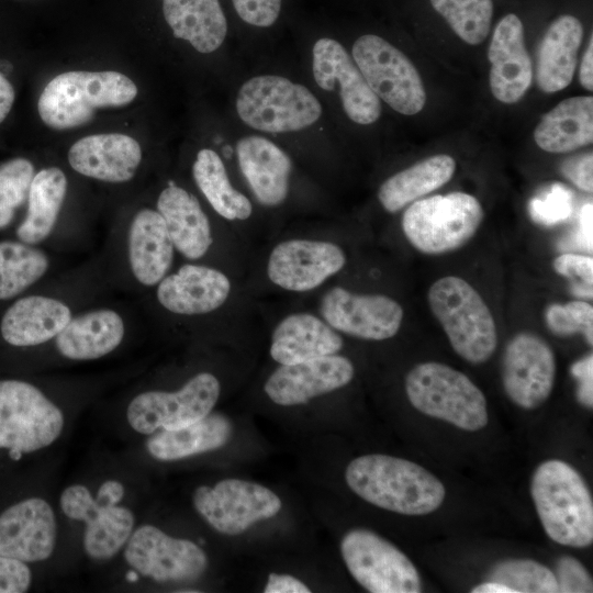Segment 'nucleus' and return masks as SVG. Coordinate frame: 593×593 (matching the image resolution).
<instances>
[{
	"mask_svg": "<svg viewBox=\"0 0 593 593\" xmlns=\"http://www.w3.org/2000/svg\"><path fill=\"white\" fill-rule=\"evenodd\" d=\"M348 486L365 501L391 512L418 516L444 502V484L422 466L388 455H365L349 462Z\"/></svg>",
	"mask_w": 593,
	"mask_h": 593,
	"instance_id": "nucleus-1",
	"label": "nucleus"
},
{
	"mask_svg": "<svg viewBox=\"0 0 593 593\" xmlns=\"http://www.w3.org/2000/svg\"><path fill=\"white\" fill-rule=\"evenodd\" d=\"M530 493L550 539L575 548L592 544V496L585 481L572 466L559 459L540 463L533 474Z\"/></svg>",
	"mask_w": 593,
	"mask_h": 593,
	"instance_id": "nucleus-2",
	"label": "nucleus"
},
{
	"mask_svg": "<svg viewBox=\"0 0 593 593\" xmlns=\"http://www.w3.org/2000/svg\"><path fill=\"white\" fill-rule=\"evenodd\" d=\"M137 92L135 82L119 71H66L45 86L37 111L53 130L77 128L89 123L99 109L130 104Z\"/></svg>",
	"mask_w": 593,
	"mask_h": 593,
	"instance_id": "nucleus-3",
	"label": "nucleus"
},
{
	"mask_svg": "<svg viewBox=\"0 0 593 593\" xmlns=\"http://www.w3.org/2000/svg\"><path fill=\"white\" fill-rule=\"evenodd\" d=\"M427 298L454 350L471 363L489 360L496 349L497 332L480 293L465 279L447 276L430 286Z\"/></svg>",
	"mask_w": 593,
	"mask_h": 593,
	"instance_id": "nucleus-4",
	"label": "nucleus"
},
{
	"mask_svg": "<svg viewBox=\"0 0 593 593\" xmlns=\"http://www.w3.org/2000/svg\"><path fill=\"white\" fill-rule=\"evenodd\" d=\"M411 404L421 413L474 432L489 421L482 391L462 372L429 361L415 366L405 378Z\"/></svg>",
	"mask_w": 593,
	"mask_h": 593,
	"instance_id": "nucleus-5",
	"label": "nucleus"
},
{
	"mask_svg": "<svg viewBox=\"0 0 593 593\" xmlns=\"http://www.w3.org/2000/svg\"><path fill=\"white\" fill-rule=\"evenodd\" d=\"M239 119L266 133H288L306 128L322 115V105L305 86L277 75L246 80L236 97Z\"/></svg>",
	"mask_w": 593,
	"mask_h": 593,
	"instance_id": "nucleus-6",
	"label": "nucleus"
},
{
	"mask_svg": "<svg viewBox=\"0 0 593 593\" xmlns=\"http://www.w3.org/2000/svg\"><path fill=\"white\" fill-rule=\"evenodd\" d=\"M483 215L481 203L471 194H437L414 201L403 214L402 230L418 251L440 255L466 245Z\"/></svg>",
	"mask_w": 593,
	"mask_h": 593,
	"instance_id": "nucleus-7",
	"label": "nucleus"
},
{
	"mask_svg": "<svg viewBox=\"0 0 593 593\" xmlns=\"http://www.w3.org/2000/svg\"><path fill=\"white\" fill-rule=\"evenodd\" d=\"M124 494V485L118 480L104 481L96 495L82 484H71L60 494L63 513L85 524L83 549L93 560L114 557L134 530L133 512L120 505Z\"/></svg>",
	"mask_w": 593,
	"mask_h": 593,
	"instance_id": "nucleus-8",
	"label": "nucleus"
},
{
	"mask_svg": "<svg viewBox=\"0 0 593 593\" xmlns=\"http://www.w3.org/2000/svg\"><path fill=\"white\" fill-rule=\"evenodd\" d=\"M61 410L38 388L16 379L0 380V450L11 458L51 446L63 433Z\"/></svg>",
	"mask_w": 593,
	"mask_h": 593,
	"instance_id": "nucleus-9",
	"label": "nucleus"
},
{
	"mask_svg": "<svg viewBox=\"0 0 593 593\" xmlns=\"http://www.w3.org/2000/svg\"><path fill=\"white\" fill-rule=\"evenodd\" d=\"M351 55L370 89L393 110L414 115L424 108L426 93L419 74L399 48L367 34L356 40Z\"/></svg>",
	"mask_w": 593,
	"mask_h": 593,
	"instance_id": "nucleus-10",
	"label": "nucleus"
},
{
	"mask_svg": "<svg viewBox=\"0 0 593 593\" xmlns=\"http://www.w3.org/2000/svg\"><path fill=\"white\" fill-rule=\"evenodd\" d=\"M340 552L353 578L371 593H419L421 577L413 562L393 544L365 529H350Z\"/></svg>",
	"mask_w": 593,
	"mask_h": 593,
	"instance_id": "nucleus-11",
	"label": "nucleus"
},
{
	"mask_svg": "<svg viewBox=\"0 0 593 593\" xmlns=\"http://www.w3.org/2000/svg\"><path fill=\"white\" fill-rule=\"evenodd\" d=\"M220 390V382L215 376L201 372L175 392L139 393L126 409L127 423L143 435L187 426L212 412L219 400Z\"/></svg>",
	"mask_w": 593,
	"mask_h": 593,
	"instance_id": "nucleus-12",
	"label": "nucleus"
},
{
	"mask_svg": "<svg viewBox=\"0 0 593 593\" xmlns=\"http://www.w3.org/2000/svg\"><path fill=\"white\" fill-rule=\"evenodd\" d=\"M197 512L215 530L238 535L253 524L273 517L282 507L268 488L239 479H224L213 488L200 485L193 492Z\"/></svg>",
	"mask_w": 593,
	"mask_h": 593,
	"instance_id": "nucleus-13",
	"label": "nucleus"
},
{
	"mask_svg": "<svg viewBox=\"0 0 593 593\" xmlns=\"http://www.w3.org/2000/svg\"><path fill=\"white\" fill-rule=\"evenodd\" d=\"M124 559L141 575L160 583L193 581L209 563L206 553L195 542L171 537L154 525L133 530L125 544Z\"/></svg>",
	"mask_w": 593,
	"mask_h": 593,
	"instance_id": "nucleus-14",
	"label": "nucleus"
},
{
	"mask_svg": "<svg viewBox=\"0 0 593 593\" xmlns=\"http://www.w3.org/2000/svg\"><path fill=\"white\" fill-rule=\"evenodd\" d=\"M555 355L550 346L532 333H519L506 345L502 381L516 405L533 410L544 404L553 389Z\"/></svg>",
	"mask_w": 593,
	"mask_h": 593,
	"instance_id": "nucleus-15",
	"label": "nucleus"
},
{
	"mask_svg": "<svg viewBox=\"0 0 593 593\" xmlns=\"http://www.w3.org/2000/svg\"><path fill=\"white\" fill-rule=\"evenodd\" d=\"M312 69L321 89L338 90L343 109L353 122L368 125L380 118V99L339 42L328 37L317 40L312 49Z\"/></svg>",
	"mask_w": 593,
	"mask_h": 593,
	"instance_id": "nucleus-16",
	"label": "nucleus"
},
{
	"mask_svg": "<svg viewBox=\"0 0 593 593\" xmlns=\"http://www.w3.org/2000/svg\"><path fill=\"white\" fill-rule=\"evenodd\" d=\"M320 312L334 329L370 340L393 337L404 315L402 306L387 295L357 294L340 287L324 294Z\"/></svg>",
	"mask_w": 593,
	"mask_h": 593,
	"instance_id": "nucleus-17",
	"label": "nucleus"
},
{
	"mask_svg": "<svg viewBox=\"0 0 593 593\" xmlns=\"http://www.w3.org/2000/svg\"><path fill=\"white\" fill-rule=\"evenodd\" d=\"M345 264V253L334 243L290 239L272 249L267 273L270 281L280 288L304 292L321 286Z\"/></svg>",
	"mask_w": 593,
	"mask_h": 593,
	"instance_id": "nucleus-18",
	"label": "nucleus"
},
{
	"mask_svg": "<svg viewBox=\"0 0 593 593\" xmlns=\"http://www.w3.org/2000/svg\"><path fill=\"white\" fill-rule=\"evenodd\" d=\"M57 540L53 507L42 497L20 500L0 513V555L24 562L47 560Z\"/></svg>",
	"mask_w": 593,
	"mask_h": 593,
	"instance_id": "nucleus-19",
	"label": "nucleus"
},
{
	"mask_svg": "<svg viewBox=\"0 0 593 593\" xmlns=\"http://www.w3.org/2000/svg\"><path fill=\"white\" fill-rule=\"evenodd\" d=\"M349 359L329 355L292 365H281L267 379L264 390L276 404L291 406L335 391L354 377Z\"/></svg>",
	"mask_w": 593,
	"mask_h": 593,
	"instance_id": "nucleus-20",
	"label": "nucleus"
},
{
	"mask_svg": "<svg viewBox=\"0 0 593 593\" xmlns=\"http://www.w3.org/2000/svg\"><path fill=\"white\" fill-rule=\"evenodd\" d=\"M488 57L490 88L495 99L512 104L518 102L533 81V65L525 46L522 21L514 13L496 24Z\"/></svg>",
	"mask_w": 593,
	"mask_h": 593,
	"instance_id": "nucleus-21",
	"label": "nucleus"
},
{
	"mask_svg": "<svg viewBox=\"0 0 593 593\" xmlns=\"http://www.w3.org/2000/svg\"><path fill=\"white\" fill-rule=\"evenodd\" d=\"M67 158L70 167L85 177L121 183L134 177L142 161V148L126 134H93L76 141Z\"/></svg>",
	"mask_w": 593,
	"mask_h": 593,
	"instance_id": "nucleus-22",
	"label": "nucleus"
},
{
	"mask_svg": "<svg viewBox=\"0 0 593 593\" xmlns=\"http://www.w3.org/2000/svg\"><path fill=\"white\" fill-rule=\"evenodd\" d=\"M230 291V279L220 270L187 264L158 283L157 300L169 312L195 315L219 309Z\"/></svg>",
	"mask_w": 593,
	"mask_h": 593,
	"instance_id": "nucleus-23",
	"label": "nucleus"
},
{
	"mask_svg": "<svg viewBox=\"0 0 593 593\" xmlns=\"http://www.w3.org/2000/svg\"><path fill=\"white\" fill-rule=\"evenodd\" d=\"M240 171L257 201L265 206L281 204L289 192L290 157L271 141L249 135L236 144Z\"/></svg>",
	"mask_w": 593,
	"mask_h": 593,
	"instance_id": "nucleus-24",
	"label": "nucleus"
},
{
	"mask_svg": "<svg viewBox=\"0 0 593 593\" xmlns=\"http://www.w3.org/2000/svg\"><path fill=\"white\" fill-rule=\"evenodd\" d=\"M128 260L135 279L143 286L158 284L174 260V243L157 210L142 209L133 217L127 238Z\"/></svg>",
	"mask_w": 593,
	"mask_h": 593,
	"instance_id": "nucleus-25",
	"label": "nucleus"
},
{
	"mask_svg": "<svg viewBox=\"0 0 593 593\" xmlns=\"http://www.w3.org/2000/svg\"><path fill=\"white\" fill-rule=\"evenodd\" d=\"M71 318L64 302L44 295H30L15 301L0 323L2 338L15 347H31L55 338Z\"/></svg>",
	"mask_w": 593,
	"mask_h": 593,
	"instance_id": "nucleus-26",
	"label": "nucleus"
},
{
	"mask_svg": "<svg viewBox=\"0 0 593 593\" xmlns=\"http://www.w3.org/2000/svg\"><path fill=\"white\" fill-rule=\"evenodd\" d=\"M342 347V337L327 323L309 313H293L273 329L270 356L280 365H292L335 355Z\"/></svg>",
	"mask_w": 593,
	"mask_h": 593,
	"instance_id": "nucleus-27",
	"label": "nucleus"
},
{
	"mask_svg": "<svg viewBox=\"0 0 593 593\" xmlns=\"http://www.w3.org/2000/svg\"><path fill=\"white\" fill-rule=\"evenodd\" d=\"M175 248L189 259H199L212 245L209 219L198 199L186 189L169 183L157 199Z\"/></svg>",
	"mask_w": 593,
	"mask_h": 593,
	"instance_id": "nucleus-28",
	"label": "nucleus"
},
{
	"mask_svg": "<svg viewBox=\"0 0 593 593\" xmlns=\"http://www.w3.org/2000/svg\"><path fill=\"white\" fill-rule=\"evenodd\" d=\"M583 37L579 19L563 14L548 26L538 49L536 80L541 91H560L571 82Z\"/></svg>",
	"mask_w": 593,
	"mask_h": 593,
	"instance_id": "nucleus-29",
	"label": "nucleus"
},
{
	"mask_svg": "<svg viewBox=\"0 0 593 593\" xmlns=\"http://www.w3.org/2000/svg\"><path fill=\"white\" fill-rule=\"evenodd\" d=\"M125 333L119 313L99 309L71 316L63 331L55 337L61 356L71 360H93L113 351Z\"/></svg>",
	"mask_w": 593,
	"mask_h": 593,
	"instance_id": "nucleus-30",
	"label": "nucleus"
},
{
	"mask_svg": "<svg viewBox=\"0 0 593 593\" xmlns=\"http://www.w3.org/2000/svg\"><path fill=\"white\" fill-rule=\"evenodd\" d=\"M164 18L175 37L202 54L215 52L227 34L219 0H163Z\"/></svg>",
	"mask_w": 593,
	"mask_h": 593,
	"instance_id": "nucleus-31",
	"label": "nucleus"
},
{
	"mask_svg": "<svg viewBox=\"0 0 593 593\" xmlns=\"http://www.w3.org/2000/svg\"><path fill=\"white\" fill-rule=\"evenodd\" d=\"M233 426L221 413L205 417L177 429H161L149 435L146 449L158 460L172 461L216 450L231 438Z\"/></svg>",
	"mask_w": 593,
	"mask_h": 593,
	"instance_id": "nucleus-32",
	"label": "nucleus"
},
{
	"mask_svg": "<svg viewBox=\"0 0 593 593\" xmlns=\"http://www.w3.org/2000/svg\"><path fill=\"white\" fill-rule=\"evenodd\" d=\"M536 144L548 153H568L593 141V98L573 97L547 112L534 131Z\"/></svg>",
	"mask_w": 593,
	"mask_h": 593,
	"instance_id": "nucleus-33",
	"label": "nucleus"
},
{
	"mask_svg": "<svg viewBox=\"0 0 593 593\" xmlns=\"http://www.w3.org/2000/svg\"><path fill=\"white\" fill-rule=\"evenodd\" d=\"M455 170L456 161L449 155L427 157L388 178L378 199L385 211L395 213L447 183Z\"/></svg>",
	"mask_w": 593,
	"mask_h": 593,
	"instance_id": "nucleus-34",
	"label": "nucleus"
},
{
	"mask_svg": "<svg viewBox=\"0 0 593 593\" xmlns=\"http://www.w3.org/2000/svg\"><path fill=\"white\" fill-rule=\"evenodd\" d=\"M67 193V178L61 169L47 167L34 175L24 221L16 228L23 243L34 245L52 233Z\"/></svg>",
	"mask_w": 593,
	"mask_h": 593,
	"instance_id": "nucleus-35",
	"label": "nucleus"
},
{
	"mask_svg": "<svg viewBox=\"0 0 593 593\" xmlns=\"http://www.w3.org/2000/svg\"><path fill=\"white\" fill-rule=\"evenodd\" d=\"M192 175L200 191L222 217L243 221L250 216V201L231 184L225 166L213 149L198 152Z\"/></svg>",
	"mask_w": 593,
	"mask_h": 593,
	"instance_id": "nucleus-36",
	"label": "nucleus"
},
{
	"mask_svg": "<svg viewBox=\"0 0 593 593\" xmlns=\"http://www.w3.org/2000/svg\"><path fill=\"white\" fill-rule=\"evenodd\" d=\"M49 266L47 255L23 242L0 243V300H8L40 280Z\"/></svg>",
	"mask_w": 593,
	"mask_h": 593,
	"instance_id": "nucleus-37",
	"label": "nucleus"
},
{
	"mask_svg": "<svg viewBox=\"0 0 593 593\" xmlns=\"http://www.w3.org/2000/svg\"><path fill=\"white\" fill-rule=\"evenodd\" d=\"M451 30L466 43H482L491 29L492 0H430Z\"/></svg>",
	"mask_w": 593,
	"mask_h": 593,
	"instance_id": "nucleus-38",
	"label": "nucleus"
},
{
	"mask_svg": "<svg viewBox=\"0 0 593 593\" xmlns=\"http://www.w3.org/2000/svg\"><path fill=\"white\" fill-rule=\"evenodd\" d=\"M489 580L510 588L513 593H556L555 573L546 566L529 559H510L499 562Z\"/></svg>",
	"mask_w": 593,
	"mask_h": 593,
	"instance_id": "nucleus-39",
	"label": "nucleus"
},
{
	"mask_svg": "<svg viewBox=\"0 0 593 593\" xmlns=\"http://www.w3.org/2000/svg\"><path fill=\"white\" fill-rule=\"evenodd\" d=\"M34 171L32 161L22 157L0 165V230L11 223L16 209L27 200Z\"/></svg>",
	"mask_w": 593,
	"mask_h": 593,
	"instance_id": "nucleus-40",
	"label": "nucleus"
},
{
	"mask_svg": "<svg viewBox=\"0 0 593 593\" xmlns=\"http://www.w3.org/2000/svg\"><path fill=\"white\" fill-rule=\"evenodd\" d=\"M545 321L557 336L583 334L588 344H593V306L585 301L551 304L546 309Z\"/></svg>",
	"mask_w": 593,
	"mask_h": 593,
	"instance_id": "nucleus-41",
	"label": "nucleus"
},
{
	"mask_svg": "<svg viewBox=\"0 0 593 593\" xmlns=\"http://www.w3.org/2000/svg\"><path fill=\"white\" fill-rule=\"evenodd\" d=\"M572 211V194L561 184H553L549 190L532 200V217L541 224L551 225L566 220Z\"/></svg>",
	"mask_w": 593,
	"mask_h": 593,
	"instance_id": "nucleus-42",
	"label": "nucleus"
},
{
	"mask_svg": "<svg viewBox=\"0 0 593 593\" xmlns=\"http://www.w3.org/2000/svg\"><path fill=\"white\" fill-rule=\"evenodd\" d=\"M553 269L572 281V292L577 296L592 298L593 258L588 255L566 253L556 257Z\"/></svg>",
	"mask_w": 593,
	"mask_h": 593,
	"instance_id": "nucleus-43",
	"label": "nucleus"
},
{
	"mask_svg": "<svg viewBox=\"0 0 593 593\" xmlns=\"http://www.w3.org/2000/svg\"><path fill=\"white\" fill-rule=\"evenodd\" d=\"M558 592L589 593L592 592V580L583 564L573 557L559 558L556 567Z\"/></svg>",
	"mask_w": 593,
	"mask_h": 593,
	"instance_id": "nucleus-44",
	"label": "nucleus"
},
{
	"mask_svg": "<svg viewBox=\"0 0 593 593\" xmlns=\"http://www.w3.org/2000/svg\"><path fill=\"white\" fill-rule=\"evenodd\" d=\"M282 0H232L238 16L247 24L268 27L278 19Z\"/></svg>",
	"mask_w": 593,
	"mask_h": 593,
	"instance_id": "nucleus-45",
	"label": "nucleus"
},
{
	"mask_svg": "<svg viewBox=\"0 0 593 593\" xmlns=\"http://www.w3.org/2000/svg\"><path fill=\"white\" fill-rule=\"evenodd\" d=\"M32 579V570L27 562L0 555V593L27 592Z\"/></svg>",
	"mask_w": 593,
	"mask_h": 593,
	"instance_id": "nucleus-46",
	"label": "nucleus"
},
{
	"mask_svg": "<svg viewBox=\"0 0 593 593\" xmlns=\"http://www.w3.org/2000/svg\"><path fill=\"white\" fill-rule=\"evenodd\" d=\"M593 155L592 153L566 159L561 166V174L574 186L585 192L593 190Z\"/></svg>",
	"mask_w": 593,
	"mask_h": 593,
	"instance_id": "nucleus-47",
	"label": "nucleus"
},
{
	"mask_svg": "<svg viewBox=\"0 0 593 593\" xmlns=\"http://www.w3.org/2000/svg\"><path fill=\"white\" fill-rule=\"evenodd\" d=\"M578 380L577 399L588 409L593 407V356L592 354L575 361L570 368Z\"/></svg>",
	"mask_w": 593,
	"mask_h": 593,
	"instance_id": "nucleus-48",
	"label": "nucleus"
},
{
	"mask_svg": "<svg viewBox=\"0 0 593 593\" xmlns=\"http://www.w3.org/2000/svg\"><path fill=\"white\" fill-rule=\"evenodd\" d=\"M265 593H310L311 590L299 579L290 574L271 572L268 575Z\"/></svg>",
	"mask_w": 593,
	"mask_h": 593,
	"instance_id": "nucleus-49",
	"label": "nucleus"
},
{
	"mask_svg": "<svg viewBox=\"0 0 593 593\" xmlns=\"http://www.w3.org/2000/svg\"><path fill=\"white\" fill-rule=\"evenodd\" d=\"M592 203L583 205L579 216L578 239L585 250L592 251Z\"/></svg>",
	"mask_w": 593,
	"mask_h": 593,
	"instance_id": "nucleus-50",
	"label": "nucleus"
},
{
	"mask_svg": "<svg viewBox=\"0 0 593 593\" xmlns=\"http://www.w3.org/2000/svg\"><path fill=\"white\" fill-rule=\"evenodd\" d=\"M581 86L588 91L593 90V37L591 35L589 45L584 52L579 70Z\"/></svg>",
	"mask_w": 593,
	"mask_h": 593,
	"instance_id": "nucleus-51",
	"label": "nucleus"
},
{
	"mask_svg": "<svg viewBox=\"0 0 593 593\" xmlns=\"http://www.w3.org/2000/svg\"><path fill=\"white\" fill-rule=\"evenodd\" d=\"M15 99V92L11 82L0 72V123L10 113Z\"/></svg>",
	"mask_w": 593,
	"mask_h": 593,
	"instance_id": "nucleus-52",
	"label": "nucleus"
},
{
	"mask_svg": "<svg viewBox=\"0 0 593 593\" xmlns=\"http://www.w3.org/2000/svg\"><path fill=\"white\" fill-rule=\"evenodd\" d=\"M472 593H513V591L502 583L491 581L481 583L471 590Z\"/></svg>",
	"mask_w": 593,
	"mask_h": 593,
	"instance_id": "nucleus-53",
	"label": "nucleus"
}]
</instances>
